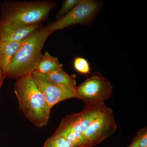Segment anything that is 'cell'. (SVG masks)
I'll use <instances>...</instances> for the list:
<instances>
[{
  "mask_svg": "<svg viewBox=\"0 0 147 147\" xmlns=\"http://www.w3.org/2000/svg\"><path fill=\"white\" fill-rule=\"evenodd\" d=\"M61 68H63V65L59 62L58 58L46 52L44 55H41L35 71L47 75Z\"/></svg>",
  "mask_w": 147,
  "mask_h": 147,
  "instance_id": "cell-12",
  "label": "cell"
},
{
  "mask_svg": "<svg viewBox=\"0 0 147 147\" xmlns=\"http://www.w3.org/2000/svg\"><path fill=\"white\" fill-rule=\"evenodd\" d=\"M41 26H23L0 21V42H20Z\"/></svg>",
  "mask_w": 147,
  "mask_h": 147,
  "instance_id": "cell-9",
  "label": "cell"
},
{
  "mask_svg": "<svg viewBox=\"0 0 147 147\" xmlns=\"http://www.w3.org/2000/svg\"><path fill=\"white\" fill-rule=\"evenodd\" d=\"M117 127L113 110L105 105L90 124L84 134L92 147L112 136Z\"/></svg>",
  "mask_w": 147,
  "mask_h": 147,
  "instance_id": "cell-6",
  "label": "cell"
},
{
  "mask_svg": "<svg viewBox=\"0 0 147 147\" xmlns=\"http://www.w3.org/2000/svg\"><path fill=\"white\" fill-rule=\"evenodd\" d=\"M75 90L78 98L89 105L104 103L113 95V88L108 79L96 72L76 86Z\"/></svg>",
  "mask_w": 147,
  "mask_h": 147,
  "instance_id": "cell-4",
  "label": "cell"
},
{
  "mask_svg": "<svg viewBox=\"0 0 147 147\" xmlns=\"http://www.w3.org/2000/svg\"><path fill=\"white\" fill-rule=\"evenodd\" d=\"M42 147H76L61 135H52L46 140Z\"/></svg>",
  "mask_w": 147,
  "mask_h": 147,
  "instance_id": "cell-14",
  "label": "cell"
},
{
  "mask_svg": "<svg viewBox=\"0 0 147 147\" xmlns=\"http://www.w3.org/2000/svg\"><path fill=\"white\" fill-rule=\"evenodd\" d=\"M103 2L94 0H82L79 4L57 21L50 22L47 28L54 32L73 25H88L93 21Z\"/></svg>",
  "mask_w": 147,
  "mask_h": 147,
  "instance_id": "cell-5",
  "label": "cell"
},
{
  "mask_svg": "<svg viewBox=\"0 0 147 147\" xmlns=\"http://www.w3.org/2000/svg\"><path fill=\"white\" fill-rule=\"evenodd\" d=\"M5 79V78L4 77L2 72L1 69H0V89L1 88L2 86L3 82Z\"/></svg>",
  "mask_w": 147,
  "mask_h": 147,
  "instance_id": "cell-18",
  "label": "cell"
},
{
  "mask_svg": "<svg viewBox=\"0 0 147 147\" xmlns=\"http://www.w3.org/2000/svg\"><path fill=\"white\" fill-rule=\"evenodd\" d=\"M82 0H65L63 3L57 14V18L59 19L72 10L80 3Z\"/></svg>",
  "mask_w": 147,
  "mask_h": 147,
  "instance_id": "cell-17",
  "label": "cell"
},
{
  "mask_svg": "<svg viewBox=\"0 0 147 147\" xmlns=\"http://www.w3.org/2000/svg\"><path fill=\"white\" fill-rule=\"evenodd\" d=\"M45 75L49 80L55 84L74 90H76V76L69 75L65 71L63 68L59 69Z\"/></svg>",
  "mask_w": 147,
  "mask_h": 147,
  "instance_id": "cell-11",
  "label": "cell"
},
{
  "mask_svg": "<svg viewBox=\"0 0 147 147\" xmlns=\"http://www.w3.org/2000/svg\"><path fill=\"white\" fill-rule=\"evenodd\" d=\"M127 147H147V127L137 132L131 144Z\"/></svg>",
  "mask_w": 147,
  "mask_h": 147,
  "instance_id": "cell-16",
  "label": "cell"
},
{
  "mask_svg": "<svg viewBox=\"0 0 147 147\" xmlns=\"http://www.w3.org/2000/svg\"><path fill=\"white\" fill-rule=\"evenodd\" d=\"M16 80L14 92L20 110L36 127L46 126L50 119L51 108L31 74Z\"/></svg>",
  "mask_w": 147,
  "mask_h": 147,
  "instance_id": "cell-1",
  "label": "cell"
},
{
  "mask_svg": "<svg viewBox=\"0 0 147 147\" xmlns=\"http://www.w3.org/2000/svg\"><path fill=\"white\" fill-rule=\"evenodd\" d=\"M61 135L65 137L76 147H91L84 133L70 131Z\"/></svg>",
  "mask_w": 147,
  "mask_h": 147,
  "instance_id": "cell-13",
  "label": "cell"
},
{
  "mask_svg": "<svg viewBox=\"0 0 147 147\" xmlns=\"http://www.w3.org/2000/svg\"><path fill=\"white\" fill-rule=\"evenodd\" d=\"M31 76L51 109L64 100L78 98L76 91L53 83L44 74L34 71Z\"/></svg>",
  "mask_w": 147,
  "mask_h": 147,
  "instance_id": "cell-8",
  "label": "cell"
},
{
  "mask_svg": "<svg viewBox=\"0 0 147 147\" xmlns=\"http://www.w3.org/2000/svg\"><path fill=\"white\" fill-rule=\"evenodd\" d=\"M105 103L86 105L80 113L69 115L61 121L53 135L59 136L70 131L84 133L94 119L105 105Z\"/></svg>",
  "mask_w": 147,
  "mask_h": 147,
  "instance_id": "cell-7",
  "label": "cell"
},
{
  "mask_svg": "<svg viewBox=\"0 0 147 147\" xmlns=\"http://www.w3.org/2000/svg\"><path fill=\"white\" fill-rule=\"evenodd\" d=\"M21 41L0 42V69L5 78L8 76L12 60Z\"/></svg>",
  "mask_w": 147,
  "mask_h": 147,
  "instance_id": "cell-10",
  "label": "cell"
},
{
  "mask_svg": "<svg viewBox=\"0 0 147 147\" xmlns=\"http://www.w3.org/2000/svg\"><path fill=\"white\" fill-rule=\"evenodd\" d=\"M74 68L78 73L88 76L91 74V67L88 61L81 57H76L74 59Z\"/></svg>",
  "mask_w": 147,
  "mask_h": 147,
  "instance_id": "cell-15",
  "label": "cell"
},
{
  "mask_svg": "<svg viewBox=\"0 0 147 147\" xmlns=\"http://www.w3.org/2000/svg\"><path fill=\"white\" fill-rule=\"evenodd\" d=\"M56 6L50 1H5L1 5L0 21L23 26L42 24Z\"/></svg>",
  "mask_w": 147,
  "mask_h": 147,
  "instance_id": "cell-3",
  "label": "cell"
},
{
  "mask_svg": "<svg viewBox=\"0 0 147 147\" xmlns=\"http://www.w3.org/2000/svg\"><path fill=\"white\" fill-rule=\"evenodd\" d=\"M53 33L42 26L23 40L13 57L7 77L16 79L35 71L44 44Z\"/></svg>",
  "mask_w": 147,
  "mask_h": 147,
  "instance_id": "cell-2",
  "label": "cell"
}]
</instances>
